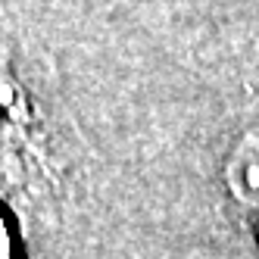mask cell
Instances as JSON below:
<instances>
[{
    "label": "cell",
    "mask_w": 259,
    "mask_h": 259,
    "mask_svg": "<svg viewBox=\"0 0 259 259\" xmlns=\"http://www.w3.org/2000/svg\"><path fill=\"white\" fill-rule=\"evenodd\" d=\"M0 259H13V231L4 212H0Z\"/></svg>",
    "instance_id": "1"
}]
</instances>
